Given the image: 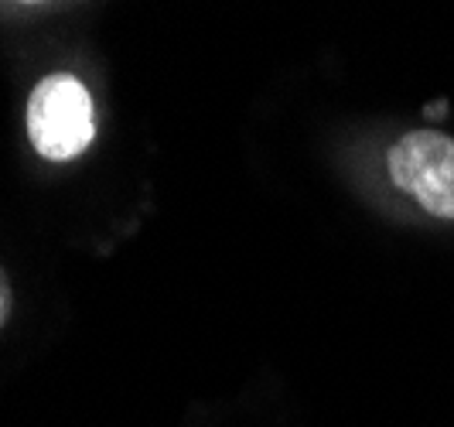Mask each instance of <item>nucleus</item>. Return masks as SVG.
<instances>
[{
	"mask_svg": "<svg viewBox=\"0 0 454 427\" xmlns=\"http://www.w3.org/2000/svg\"><path fill=\"white\" fill-rule=\"evenodd\" d=\"M7 315H11V284H7V273L0 270V328H4Z\"/></svg>",
	"mask_w": 454,
	"mask_h": 427,
	"instance_id": "obj_3",
	"label": "nucleus"
},
{
	"mask_svg": "<svg viewBox=\"0 0 454 427\" xmlns=\"http://www.w3.org/2000/svg\"><path fill=\"white\" fill-rule=\"evenodd\" d=\"M427 116H444V103H437V107H427Z\"/></svg>",
	"mask_w": 454,
	"mask_h": 427,
	"instance_id": "obj_4",
	"label": "nucleus"
},
{
	"mask_svg": "<svg viewBox=\"0 0 454 427\" xmlns=\"http://www.w3.org/2000/svg\"><path fill=\"white\" fill-rule=\"evenodd\" d=\"M27 137L48 161L79 158L92 144L90 90L68 72L45 75L27 99Z\"/></svg>",
	"mask_w": 454,
	"mask_h": 427,
	"instance_id": "obj_1",
	"label": "nucleus"
},
{
	"mask_svg": "<svg viewBox=\"0 0 454 427\" xmlns=\"http://www.w3.org/2000/svg\"><path fill=\"white\" fill-rule=\"evenodd\" d=\"M400 192L413 195L437 219H454V140L437 130L400 137L387 154Z\"/></svg>",
	"mask_w": 454,
	"mask_h": 427,
	"instance_id": "obj_2",
	"label": "nucleus"
}]
</instances>
